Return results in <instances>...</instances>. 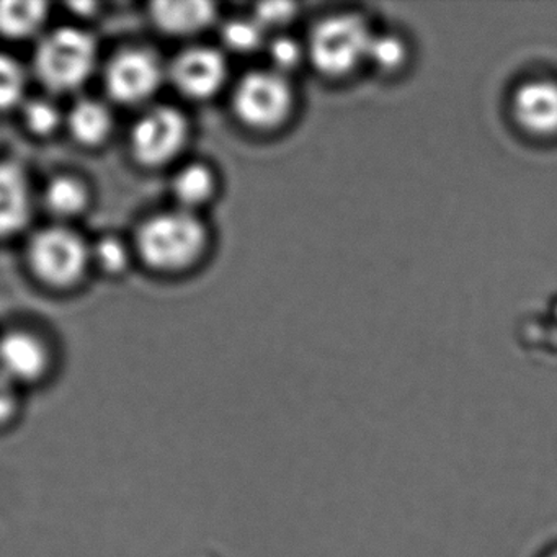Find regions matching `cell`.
Wrapping results in <instances>:
<instances>
[{"instance_id": "cell-12", "label": "cell", "mask_w": 557, "mask_h": 557, "mask_svg": "<svg viewBox=\"0 0 557 557\" xmlns=\"http://www.w3.org/2000/svg\"><path fill=\"white\" fill-rule=\"evenodd\" d=\"M216 9L210 2H158L152 5V18L165 34L194 35L213 24Z\"/></svg>"}, {"instance_id": "cell-11", "label": "cell", "mask_w": 557, "mask_h": 557, "mask_svg": "<svg viewBox=\"0 0 557 557\" xmlns=\"http://www.w3.org/2000/svg\"><path fill=\"white\" fill-rule=\"evenodd\" d=\"M30 211V188L24 171L12 162H0V237L24 230Z\"/></svg>"}, {"instance_id": "cell-14", "label": "cell", "mask_w": 557, "mask_h": 557, "mask_svg": "<svg viewBox=\"0 0 557 557\" xmlns=\"http://www.w3.org/2000/svg\"><path fill=\"white\" fill-rule=\"evenodd\" d=\"M44 2H0V34L12 40L32 37L47 21Z\"/></svg>"}, {"instance_id": "cell-21", "label": "cell", "mask_w": 557, "mask_h": 557, "mask_svg": "<svg viewBox=\"0 0 557 557\" xmlns=\"http://www.w3.org/2000/svg\"><path fill=\"white\" fill-rule=\"evenodd\" d=\"M302 51L292 38H278L270 45V60L276 73L285 76L289 71L296 70L301 63Z\"/></svg>"}, {"instance_id": "cell-9", "label": "cell", "mask_w": 557, "mask_h": 557, "mask_svg": "<svg viewBox=\"0 0 557 557\" xmlns=\"http://www.w3.org/2000/svg\"><path fill=\"white\" fill-rule=\"evenodd\" d=\"M50 368L47 345L30 332L14 331L0 338V376L15 386L40 381Z\"/></svg>"}, {"instance_id": "cell-3", "label": "cell", "mask_w": 557, "mask_h": 557, "mask_svg": "<svg viewBox=\"0 0 557 557\" xmlns=\"http://www.w3.org/2000/svg\"><path fill=\"white\" fill-rule=\"evenodd\" d=\"M374 35L357 15H334L314 28L309 41L312 63L321 73L338 77L367 60Z\"/></svg>"}, {"instance_id": "cell-17", "label": "cell", "mask_w": 557, "mask_h": 557, "mask_svg": "<svg viewBox=\"0 0 557 557\" xmlns=\"http://www.w3.org/2000/svg\"><path fill=\"white\" fill-rule=\"evenodd\" d=\"M24 70L14 58L0 53V110L12 109L21 102L25 92Z\"/></svg>"}, {"instance_id": "cell-22", "label": "cell", "mask_w": 557, "mask_h": 557, "mask_svg": "<svg viewBox=\"0 0 557 557\" xmlns=\"http://www.w3.org/2000/svg\"><path fill=\"white\" fill-rule=\"evenodd\" d=\"M97 262L107 272H122L128 263V250L116 237H106L96 247Z\"/></svg>"}, {"instance_id": "cell-24", "label": "cell", "mask_w": 557, "mask_h": 557, "mask_svg": "<svg viewBox=\"0 0 557 557\" xmlns=\"http://www.w3.org/2000/svg\"><path fill=\"white\" fill-rule=\"evenodd\" d=\"M18 410V386L0 376V425L11 422Z\"/></svg>"}, {"instance_id": "cell-10", "label": "cell", "mask_w": 557, "mask_h": 557, "mask_svg": "<svg viewBox=\"0 0 557 557\" xmlns=\"http://www.w3.org/2000/svg\"><path fill=\"white\" fill-rule=\"evenodd\" d=\"M513 115L524 132L536 136L557 133L556 81H531L513 96Z\"/></svg>"}, {"instance_id": "cell-18", "label": "cell", "mask_w": 557, "mask_h": 557, "mask_svg": "<svg viewBox=\"0 0 557 557\" xmlns=\"http://www.w3.org/2000/svg\"><path fill=\"white\" fill-rule=\"evenodd\" d=\"M265 28L257 21H233L224 27L223 40L236 53H252L263 44Z\"/></svg>"}, {"instance_id": "cell-15", "label": "cell", "mask_w": 557, "mask_h": 557, "mask_svg": "<svg viewBox=\"0 0 557 557\" xmlns=\"http://www.w3.org/2000/svg\"><path fill=\"white\" fill-rule=\"evenodd\" d=\"M214 175L207 165L191 164L182 169L174 181V194L184 210H194L207 203L214 191Z\"/></svg>"}, {"instance_id": "cell-19", "label": "cell", "mask_w": 557, "mask_h": 557, "mask_svg": "<svg viewBox=\"0 0 557 557\" xmlns=\"http://www.w3.org/2000/svg\"><path fill=\"white\" fill-rule=\"evenodd\" d=\"M367 60L374 63V66L380 67L381 71H396L397 67L403 66L406 60V48L403 41L394 37H373L368 50Z\"/></svg>"}, {"instance_id": "cell-4", "label": "cell", "mask_w": 557, "mask_h": 557, "mask_svg": "<svg viewBox=\"0 0 557 557\" xmlns=\"http://www.w3.org/2000/svg\"><path fill=\"white\" fill-rule=\"evenodd\" d=\"M292 86L276 71L247 74L234 94V110L250 128L275 129L282 126L293 110Z\"/></svg>"}, {"instance_id": "cell-23", "label": "cell", "mask_w": 557, "mask_h": 557, "mask_svg": "<svg viewBox=\"0 0 557 557\" xmlns=\"http://www.w3.org/2000/svg\"><path fill=\"white\" fill-rule=\"evenodd\" d=\"M296 15V8L286 2H273V4H262L257 8L256 21L263 28L282 27V25L292 22Z\"/></svg>"}, {"instance_id": "cell-13", "label": "cell", "mask_w": 557, "mask_h": 557, "mask_svg": "<svg viewBox=\"0 0 557 557\" xmlns=\"http://www.w3.org/2000/svg\"><path fill=\"white\" fill-rule=\"evenodd\" d=\"M67 122L71 135L87 146L106 141L112 132V113L97 100L86 99L77 102L71 110Z\"/></svg>"}, {"instance_id": "cell-7", "label": "cell", "mask_w": 557, "mask_h": 557, "mask_svg": "<svg viewBox=\"0 0 557 557\" xmlns=\"http://www.w3.org/2000/svg\"><path fill=\"white\" fill-rule=\"evenodd\" d=\"M162 83L158 58L146 50H128L116 54L107 70V89L120 103L135 106L154 96Z\"/></svg>"}, {"instance_id": "cell-1", "label": "cell", "mask_w": 557, "mask_h": 557, "mask_svg": "<svg viewBox=\"0 0 557 557\" xmlns=\"http://www.w3.org/2000/svg\"><path fill=\"white\" fill-rule=\"evenodd\" d=\"M207 247L203 223L188 210L151 218L138 233V249L148 265L181 270L191 265Z\"/></svg>"}, {"instance_id": "cell-6", "label": "cell", "mask_w": 557, "mask_h": 557, "mask_svg": "<svg viewBox=\"0 0 557 557\" xmlns=\"http://www.w3.org/2000/svg\"><path fill=\"white\" fill-rule=\"evenodd\" d=\"M187 135L185 116L171 107H159L141 116L133 128V152L143 164L162 165L182 151Z\"/></svg>"}, {"instance_id": "cell-8", "label": "cell", "mask_w": 557, "mask_h": 557, "mask_svg": "<svg viewBox=\"0 0 557 557\" xmlns=\"http://www.w3.org/2000/svg\"><path fill=\"white\" fill-rule=\"evenodd\" d=\"M227 66L223 54L211 48H191L184 51L171 67L172 81L184 96L208 99L226 81Z\"/></svg>"}, {"instance_id": "cell-20", "label": "cell", "mask_w": 557, "mask_h": 557, "mask_svg": "<svg viewBox=\"0 0 557 557\" xmlns=\"http://www.w3.org/2000/svg\"><path fill=\"white\" fill-rule=\"evenodd\" d=\"M25 123L35 135H51L61 122L60 110L48 100H32L25 106Z\"/></svg>"}, {"instance_id": "cell-25", "label": "cell", "mask_w": 557, "mask_h": 557, "mask_svg": "<svg viewBox=\"0 0 557 557\" xmlns=\"http://www.w3.org/2000/svg\"><path fill=\"white\" fill-rule=\"evenodd\" d=\"M549 557H557V553H556V554H553V556H549Z\"/></svg>"}, {"instance_id": "cell-2", "label": "cell", "mask_w": 557, "mask_h": 557, "mask_svg": "<svg viewBox=\"0 0 557 557\" xmlns=\"http://www.w3.org/2000/svg\"><path fill=\"white\" fill-rule=\"evenodd\" d=\"M96 41L77 28L48 35L37 51V73L48 89L67 92L86 83L96 66Z\"/></svg>"}, {"instance_id": "cell-5", "label": "cell", "mask_w": 557, "mask_h": 557, "mask_svg": "<svg viewBox=\"0 0 557 557\" xmlns=\"http://www.w3.org/2000/svg\"><path fill=\"white\" fill-rule=\"evenodd\" d=\"M30 262L44 282L74 285L89 262V250L79 234L66 227H48L32 240Z\"/></svg>"}, {"instance_id": "cell-16", "label": "cell", "mask_w": 557, "mask_h": 557, "mask_svg": "<svg viewBox=\"0 0 557 557\" xmlns=\"http://www.w3.org/2000/svg\"><path fill=\"white\" fill-rule=\"evenodd\" d=\"M50 211L58 216H76L89 201L86 187L73 177H58L48 185L45 194Z\"/></svg>"}]
</instances>
